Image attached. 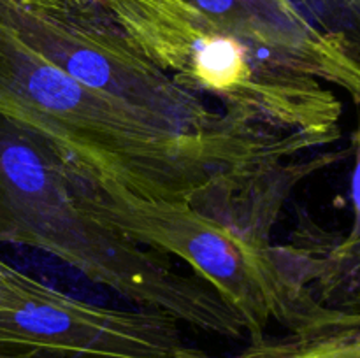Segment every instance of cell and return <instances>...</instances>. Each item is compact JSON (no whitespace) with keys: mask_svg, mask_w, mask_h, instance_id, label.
I'll list each match as a JSON object with an SVG mask.
<instances>
[{"mask_svg":"<svg viewBox=\"0 0 360 358\" xmlns=\"http://www.w3.org/2000/svg\"><path fill=\"white\" fill-rule=\"evenodd\" d=\"M0 242L42 249L139 307L224 337L246 336L239 316L167 255L132 241L81 202L74 161L0 114Z\"/></svg>","mask_w":360,"mask_h":358,"instance_id":"obj_2","label":"cell"},{"mask_svg":"<svg viewBox=\"0 0 360 358\" xmlns=\"http://www.w3.org/2000/svg\"><path fill=\"white\" fill-rule=\"evenodd\" d=\"M360 277V239L352 244H330L323 248L322 274L315 284V291L322 293V300L333 297L341 286Z\"/></svg>","mask_w":360,"mask_h":358,"instance_id":"obj_10","label":"cell"},{"mask_svg":"<svg viewBox=\"0 0 360 358\" xmlns=\"http://www.w3.org/2000/svg\"><path fill=\"white\" fill-rule=\"evenodd\" d=\"M0 114L55 144L101 181L144 199L183 202L248 230L294 158L319 150L295 133L225 140L167 128L94 90L25 44L0 20Z\"/></svg>","mask_w":360,"mask_h":358,"instance_id":"obj_1","label":"cell"},{"mask_svg":"<svg viewBox=\"0 0 360 358\" xmlns=\"http://www.w3.org/2000/svg\"><path fill=\"white\" fill-rule=\"evenodd\" d=\"M94 2H95V0H94Z\"/></svg>","mask_w":360,"mask_h":358,"instance_id":"obj_13","label":"cell"},{"mask_svg":"<svg viewBox=\"0 0 360 358\" xmlns=\"http://www.w3.org/2000/svg\"><path fill=\"white\" fill-rule=\"evenodd\" d=\"M0 358H34V357H27V354H14V353H4V351H0Z\"/></svg>","mask_w":360,"mask_h":358,"instance_id":"obj_12","label":"cell"},{"mask_svg":"<svg viewBox=\"0 0 360 358\" xmlns=\"http://www.w3.org/2000/svg\"><path fill=\"white\" fill-rule=\"evenodd\" d=\"M77 195L86 209L132 241L192 267L241 319L250 343L273 323L287 332L350 321L357 309L327 305L316 297L322 251L313 246L276 248L269 239L225 223L183 202L144 199L101 181L74 164Z\"/></svg>","mask_w":360,"mask_h":358,"instance_id":"obj_3","label":"cell"},{"mask_svg":"<svg viewBox=\"0 0 360 358\" xmlns=\"http://www.w3.org/2000/svg\"><path fill=\"white\" fill-rule=\"evenodd\" d=\"M350 153L354 154V172H352V207H354V221L352 228L341 244H352L360 239V125L350 133Z\"/></svg>","mask_w":360,"mask_h":358,"instance_id":"obj_11","label":"cell"},{"mask_svg":"<svg viewBox=\"0 0 360 358\" xmlns=\"http://www.w3.org/2000/svg\"><path fill=\"white\" fill-rule=\"evenodd\" d=\"M130 41L178 84L225 112L304 135L326 147L341 137L333 88L271 63L186 0H97Z\"/></svg>","mask_w":360,"mask_h":358,"instance_id":"obj_4","label":"cell"},{"mask_svg":"<svg viewBox=\"0 0 360 358\" xmlns=\"http://www.w3.org/2000/svg\"><path fill=\"white\" fill-rule=\"evenodd\" d=\"M0 20L74 79L176 132L225 140L285 133L211 107L155 65L94 0H0Z\"/></svg>","mask_w":360,"mask_h":358,"instance_id":"obj_5","label":"cell"},{"mask_svg":"<svg viewBox=\"0 0 360 358\" xmlns=\"http://www.w3.org/2000/svg\"><path fill=\"white\" fill-rule=\"evenodd\" d=\"M162 358H360V311L350 321L287 332L281 337L267 336L229 357L183 344Z\"/></svg>","mask_w":360,"mask_h":358,"instance_id":"obj_8","label":"cell"},{"mask_svg":"<svg viewBox=\"0 0 360 358\" xmlns=\"http://www.w3.org/2000/svg\"><path fill=\"white\" fill-rule=\"evenodd\" d=\"M271 63L340 88L360 105V58L292 0H186Z\"/></svg>","mask_w":360,"mask_h":358,"instance_id":"obj_7","label":"cell"},{"mask_svg":"<svg viewBox=\"0 0 360 358\" xmlns=\"http://www.w3.org/2000/svg\"><path fill=\"white\" fill-rule=\"evenodd\" d=\"M0 351L34 358H162L183 346L179 321L151 309L79 300L7 265Z\"/></svg>","mask_w":360,"mask_h":358,"instance_id":"obj_6","label":"cell"},{"mask_svg":"<svg viewBox=\"0 0 360 358\" xmlns=\"http://www.w3.org/2000/svg\"><path fill=\"white\" fill-rule=\"evenodd\" d=\"M313 23L347 42L360 58V0H292Z\"/></svg>","mask_w":360,"mask_h":358,"instance_id":"obj_9","label":"cell"}]
</instances>
